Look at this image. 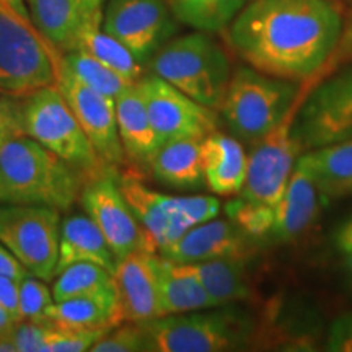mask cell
I'll use <instances>...</instances> for the list:
<instances>
[{
	"label": "cell",
	"mask_w": 352,
	"mask_h": 352,
	"mask_svg": "<svg viewBox=\"0 0 352 352\" xmlns=\"http://www.w3.org/2000/svg\"><path fill=\"white\" fill-rule=\"evenodd\" d=\"M19 116H13L10 108L7 107L6 101L0 98V145L3 144L8 135H12L13 132H19Z\"/></svg>",
	"instance_id": "obj_41"
},
{
	"label": "cell",
	"mask_w": 352,
	"mask_h": 352,
	"mask_svg": "<svg viewBox=\"0 0 352 352\" xmlns=\"http://www.w3.org/2000/svg\"><path fill=\"white\" fill-rule=\"evenodd\" d=\"M152 74L182 90L202 107L220 111L232 77L222 46L206 32L183 34L165 43L151 59Z\"/></svg>",
	"instance_id": "obj_4"
},
{
	"label": "cell",
	"mask_w": 352,
	"mask_h": 352,
	"mask_svg": "<svg viewBox=\"0 0 352 352\" xmlns=\"http://www.w3.org/2000/svg\"><path fill=\"white\" fill-rule=\"evenodd\" d=\"M246 259L219 258L199 263H178L204 287L217 307L246 302L253 297Z\"/></svg>",
	"instance_id": "obj_23"
},
{
	"label": "cell",
	"mask_w": 352,
	"mask_h": 352,
	"mask_svg": "<svg viewBox=\"0 0 352 352\" xmlns=\"http://www.w3.org/2000/svg\"><path fill=\"white\" fill-rule=\"evenodd\" d=\"M342 26L334 0H250L226 30L232 50L250 67L302 83L323 78Z\"/></svg>",
	"instance_id": "obj_1"
},
{
	"label": "cell",
	"mask_w": 352,
	"mask_h": 352,
	"mask_svg": "<svg viewBox=\"0 0 352 352\" xmlns=\"http://www.w3.org/2000/svg\"><path fill=\"white\" fill-rule=\"evenodd\" d=\"M152 173L173 188H196L206 183L201 160V140L178 139L160 145L152 157Z\"/></svg>",
	"instance_id": "obj_25"
},
{
	"label": "cell",
	"mask_w": 352,
	"mask_h": 352,
	"mask_svg": "<svg viewBox=\"0 0 352 352\" xmlns=\"http://www.w3.org/2000/svg\"><path fill=\"white\" fill-rule=\"evenodd\" d=\"M87 176L23 132L0 145V202L67 210L80 199Z\"/></svg>",
	"instance_id": "obj_2"
},
{
	"label": "cell",
	"mask_w": 352,
	"mask_h": 352,
	"mask_svg": "<svg viewBox=\"0 0 352 352\" xmlns=\"http://www.w3.org/2000/svg\"><path fill=\"white\" fill-rule=\"evenodd\" d=\"M54 297L46 280L33 274H26L20 280L19 318L20 321H47Z\"/></svg>",
	"instance_id": "obj_33"
},
{
	"label": "cell",
	"mask_w": 352,
	"mask_h": 352,
	"mask_svg": "<svg viewBox=\"0 0 352 352\" xmlns=\"http://www.w3.org/2000/svg\"><path fill=\"white\" fill-rule=\"evenodd\" d=\"M19 318H15L12 314H8L3 307H0V338H8L15 329Z\"/></svg>",
	"instance_id": "obj_42"
},
{
	"label": "cell",
	"mask_w": 352,
	"mask_h": 352,
	"mask_svg": "<svg viewBox=\"0 0 352 352\" xmlns=\"http://www.w3.org/2000/svg\"><path fill=\"white\" fill-rule=\"evenodd\" d=\"M338 245H340L342 253H351L352 252V222L342 228L340 236H338Z\"/></svg>",
	"instance_id": "obj_43"
},
{
	"label": "cell",
	"mask_w": 352,
	"mask_h": 352,
	"mask_svg": "<svg viewBox=\"0 0 352 352\" xmlns=\"http://www.w3.org/2000/svg\"><path fill=\"white\" fill-rule=\"evenodd\" d=\"M114 103H116L118 132L124 153L134 162L148 165L162 142L148 118L138 83L127 87L114 100Z\"/></svg>",
	"instance_id": "obj_21"
},
{
	"label": "cell",
	"mask_w": 352,
	"mask_h": 352,
	"mask_svg": "<svg viewBox=\"0 0 352 352\" xmlns=\"http://www.w3.org/2000/svg\"><path fill=\"white\" fill-rule=\"evenodd\" d=\"M109 329H83L59 327L51 321L47 329L46 341H44V352H85L108 333Z\"/></svg>",
	"instance_id": "obj_34"
},
{
	"label": "cell",
	"mask_w": 352,
	"mask_h": 352,
	"mask_svg": "<svg viewBox=\"0 0 352 352\" xmlns=\"http://www.w3.org/2000/svg\"><path fill=\"white\" fill-rule=\"evenodd\" d=\"M107 0H26L39 34L56 50L70 51L77 34L91 16L103 12Z\"/></svg>",
	"instance_id": "obj_18"
},
{
	"label": "cell",
	"mask_w": 352,
	"mask_h": 352,
	"mask_svg": "<svg viewBox=\"0 0 352 352\" xmlns=\"http://www.w3.org/2000/svg\"><path fill=\"white\" fill-rule=\"evenodd\" d=\"M318 186L314 175L298 157L280 201L274 208L271 233L279 240H292L308 228L318 212Z\"/></svg>",
	"instance_id": "obj_19"
},
{
	"label": "cell",
	"mask_w": 352,
	"mask_h": 352,
	"mask_svg": "<svg viewBox=\"0 0 352 352\" xmlns=\"http://www.w3.org/2000/svg\"><path fill=\"white\" fill-rule=\"evenodd\" d=\"M52 297L54 302L91 296L114 289L113 272L95 263H74L54 276Z\"/></svg>",
	"instance_id": "obj_30"
},
{
	"label": "cell",
	"mask_w": 352,
	"mask_h": 352,
	"mask_svg": "<svg viewBox=\"0 0 352 352\" xmlns=\"http://www.w3.org/2000/svg\"><path fill=\"white\" fill-rule=\"evenodd\" d=\"M298 90L290 80L240 67L232 74L220 111L236 139L256 144L283 121Z\"/></svg>",
	"instance_id": "obj_5"
},
{
	"label": "cell",
	"mask_w": 352,
	"mask_h": 352,
	"mask_svg": "<svg viewBox=\"0 0 352 352\" xmlns=\"http://www.w3.org/2000/svg\"><path fill=\"white\" fill-rule=\"evenodd\" d=\"M0 352H16V347L13 344L12 338H0Z\"/></svg>",
	"instance_id": "obj_44"
},
{
	"label": "cell",
	"mask_w": 352,
	"mask_h": 352,
	"mask_svg": "<svg viewBox=\"0 0 352 352\" xmlns=\"http://www.w3.org/2000/svg\"><path fill=\"white\" fill-rule=\"evenodd\" d=\"M135 83L162 144L178 139L202 140L217 131V111L202 107L162 77L151 74Z\"/></svg>",
	"instance_id": "obj_13"
},
{
	"label": "cell",
	"mask_w": 352,
	"mask_h": 352,
	"mask_svg": "<svg viewBox=\"0 0 352 352\" xmlns=\"http://www.w3.org/2000/svg\"><path fill=\"white\" fill-rule=\"evenodd\" d=\"M250 0H171V12L197 32L219 33L243 10Z\"/></svg>",
	"instance_id": "obj_29"
},
{
	"label": "cell",
	"mask_w": 352,
	"mask_h": 352,
	"mask_svg": "<svg viewBox=\"0 0 352 352\" xmlns=\"http://www.w3.org/2000/svg\"><path fill=\"white\" fill-rule=\"evenodd\" d=\"M173 16L164 0H109L103 10V30L144 63L175 30Z\"/></svg>",
	"instance_id": "obj_14"
},
{
	"label": "cell",
	"mask_w": 352,
	"mask_h": 352,
	"mask_svg": "<svg viewBox=\"0 0 352 352\" xmlns=\"http://www.w3.org/2000/svg\"><path fill=\"white\" fill-rule=\"evenodd\" d=\"M56 47L0 0V96L26 98L56 83Z\"/></svg>",
	"instance_id": "obj_7"
},
{
	"label": "cell",
	"mask_w": 352,
	"mask_h": 352,
	"mask_svg": "<svg viewBox=\"0 0 352 352\" xmlns=\"http://www.w3.org/2000/svg\"><path fill=\"white\" fill-rule=\"evenodd\" d=\"M56 85L104 164L120 165L126 153L118 132L114 100L74 77L59 60V54H56Z\"/></svg>",
	"instance_id": "obj_15"
},
{
	"label": "cell",
	"mask_w": 352,
	"mask_h": 352,
	"mask_svg": "<svg viewBox=\"0 0 352 352\" xmlns=\"http://www.w3.org/2000/svg\"><path fill=\"white\" fill-rule=\"evenodd\" d=\"M139 324L147 340V351L155 352L248 349L258 334L252 316L230 305L164 315Z\"/></svg>",
	"instance_id": "obj_3"
},
{
	"label": "cell",
	"mask_w": 352,
	"mask_h": 352,
	"mask_svg": "<svg viewBox=\"0 0 352 352\" xmlns=\"http://www.w3.org/2000/svg\"><path fill=\"white\" fill-rule=\"evenodd\" d=\"M91 352H139L147 351V340L139 323L118 324L91 346Z\"/></svg>",
	"instance_id": "obj_35"
},
{
	"label": "cell",
	"mask_w": 352,
	"mask_h": 352,
	"mask_svg": "<svg viewBox=\"0 0 352 352\" xmlns=\"http://www.w3.org/2000/svg\"><path fill=\"white\" fill-rule=\"evenodd\" d=\"M20 280L16 277L0 276V307L6 308L15 318H19Z\"/></svg>",
	"instance_id": "obj_39"
},
{
	"label": "cell",
	"mask_w": 352,
	"mask_h": 352,
	"mask_svg": "<svg viewBox=\"0 0 352 352\" xmlns=\"http://www.w3.org/2000/svg\"><path fill=\"white\" fill-rule=\"evenodd\" d=\"M300 158L314 175L321 196L352 195V138L311 148Z\"/></svg>",
	"instance_id": "obj_27"
},
{
	"label": "cell",
	"mask_w": 352,
	"mask_h": 352,
	"mask_svg": "<svg viewBox=\"0 0 352 352\" xmlns=\"http://www.w3.org/2000/svg\"><path fill=\"white\" fill-rule=\"evenodd\" d=\"M352 63V10L349 13V16L344 19V26H342V33H341V39L338 43L336 51L329 63L327 64V67L323 70V78L333 74L338 67H341L342 64Z\"/></svg>",
	"instance_id": "obj_37"
},
{
	"label": "cell",
	"mask_w": 352,
	"mask_h": 352,
	"mask_svg": "<svg viewBox=\"0 0 352 352\" xmlns=\"http://www.w3.org/2000/svg\"><path fill=\"white\" fill-rule=\"evenodd\" d=\"M80 201L116 259L134 252L157 253V246L132 212L120 182L111 171L104 168L88 178L82 188Z\"/></svg>",
	"instance_id": "obj_11"
},
{
	"label": "cell",
	"mask_w": 352,
	"mask_h": 352,
	"mask_svg": "<svg viewBox=\"0 0 352 352\" xmlns=\"http://www.w3.org/2000/svg\"><path fill=\"white\" fill-rule=\"evenodd\" d=\"M116 261L103 233L88 215L76 214L60 222L56 274L74 263H95L114 272Z\"/></svg>",
	"instance_id": "obj_22"
},
{
	"label": "cell",
	"mask_w": 352,
	"mask_h": 352,
	"mask_svg": "<svg viewBox=\"0 0 352 352\" xmlns=\"http://www.w3.org/2000/svg\"><path fill=\"white\" fill-rule=\"evenodd\" d=\"M59 60L82 83L113 100H116L127 87L135 83L83 51H67L59 56Z\"/></svg>",
	"instance_id": "obj_31"
},
{
	"label": "cell",
	"mask_w": 352,
	"mask_h": 352,
	"mask_svg": "<svg viewBox=\"0 0 352 352\" xmlns=\"http://www.w3.org/2000/svg\"><path fill=\"white\" fill-rule=\"evenodd\" d=\"M28 271L21 266L19 259L10 253V250L0 241V276H10L16 279H23Z\"/></svg>",
	"instance_id": "obj_40"
},
{
	"label": "cell",
	"mask_w": 352,
	"mask_h": 352,
	"mask_svg": "<svg viewBox=\"0 0 352 352\" xmlns=\"http://www.w3.org/2000/svg\"><path fill=\"white\" fill-rule=\"evenodd\" d=\"M157 279L164 315L215 308V302L182 264L157 256Z\"/></svg>",
	"instance_id": "obj_26"
},
{
	"label": "cell",
	"mask_w": 352,
	"mask_h": 352,
	"mask_svg": "<svg viewBox=\"0 0 352 352\" xmlns=\"http://www.w3.org/2000/svg\"><path fill=\"white\" fill-rule=\"evenodd\" d=\"M230 222L248 236H263L271 233L274 226V208L258 202L246 201L243 197L233 199L226 206Z\"/></svg>",
	"instance_id": "obj_32"
},
{
	"label": "cell",
	"mask_w": 352,
	"mask_h": 352,
	"mask_svg": "<svg viewBox=\"0 0 352 352\" xmlns=\"http://www.w3.org/2000/svg\"><path fill=\"white\" fill-rule=\"evenodd\" d=\"M346 254V267L349 271V274L352 277V252L351 253H344Z\"/></svg>",
	"instance_id": "obj_45"
},
{
	"label": "cell",
	"mask_w": 352,
	"mask_h": 352,
	"mask_svg": "<svg viewBox=\"0 0 352 352\" xmlns=\"http://www.w3.org/2000/svg\"><path fill=\"white\" fill-rule=\"evenodd\" d=\"M155 261L157 254L148 252L129 253L116 261L113 279L124 321L145 323L164 316Z\"/></svg>",
	"instance_id": "obj_16"
},
{
	"label": "cell",
	"mask_w": 352,
	"mask_h": 352,
	"mask_svg": "<svg viewBox=\"0 0 352 352\" xmlns=\"http://www.w3.org/2000/svg\"><path fill=\"white\" fill-rule=\"evenodd\" d=\"M328 351L352 352V314L340 316L328 336Z\"/></svg>",
	"instance_id": "obj_38"
},
{
	"label": "cell",
	"mask_w": 352,
	"mask_h": 352,
	"mask_svg": "<svg viewBox=\"0 0 352 352\" xmlns=\"http://www.w3.org/2000/svg\"><path fill=\"white\" fill-rule=\"evenodd\" d=\"M316 85L314 78L300 83V90L283 121L264 138L253 144L248 157L245 184L240 197L276 208L283 197L292 175L296 162L300 157V140L296 134V121L308 91Z\"/></svg>",
	"instance_id": "obj_8"
},
{
	"label": "cell",
	"mask_w": 352,
	"mask_h": 352,
	"mask_svg": "<svg viewBox=\"0 0 352 352\" xmlns=\"http://www.w3.org/2000/svg\"><path fill=\"white\" fill-rule=\"evenodd\" d=\"M201 160L210 191L219 196L240 195L248 157L239 139L228 138L219 131L212 132L201 140Z\"/></svg>",
	"instance_id": "obj_20"
},
{
	"label": "cell",
	"mask_w": 352,
	"mask_h": 352,
	"mask_svg": "<svg viewBox=\"0 0 352 352\" xmlns=\"http://www.w3.org/2000/svg\"><path fill=\"white\" fill-rule=\"evenodd\" d=\"M60 210L46 206L7 204L0 208V241L21 266L43 280L56 276Z\"/></svg>",
	"instance_id": "obj_10"
},
{
	"label": "cell",
	"mask_w": 352,
	"mask_h": 352,
	"mask_svg": "<svg viewBox=\"0 0 352 352\" xmlns=\"http://www.w3.org/2000/svg\"><path fill=\"white\" fill-rule=\"evenodd\" d=\"M25 100L19 116L20 131L25 135L76 166L87 178L104 170V160L95 151L56 83L39 88Z\"/></svg>",
	"instance_id": "obj_6"
},
{
	"label": "cell",
	"mask_w": 352,
	"mask_h": 352,
	"mask_svg": "<svg viewBox=\"0 0 352 352\" xmlns=\"http://www.w3.org/2000/svg\"><path fill=\"white\" fill-rule=\"evenodd\" d=\"M70 51L87 52L101 64L129 78L131 82H138L144 76L142 63L135 59L124 44L103 30V12L96 13L83 25Z\"/></svg>",
	"instance_id": "obj_28"
},
{
	"label": "cell",
	"mask_w": 352,
	"mask_h": 352,
	"mask_svg": "<svg viewBox=\"0 0 352 352\" xmlns=\"http://www.w3.org/2000/svg\"><path fill=\"white\" fill-rule=\"evenodd\" d=\"M51 321H25L16 323L10 338L16 347V352H44L47 329Z\"/></svg>",
	"instance_id": "obj_36"
},
{
	"label": "cell",
	"mask_w": 352,
	"mask_h": 352,
	"mask_svg": "<svg viewBox=\"0 0 352 352\" xmlns=\"http://www.w3.org/2000/svg\"><path fill=\"white\" fill-rule=\"evenodd\" d=\"M120 188L157 250L171 245L191 227L209 222L220 212V201L214 196L164 195L131 176L120 179Z\"/></svg>",
	"instance_id": "obj_9"
},
{
	"label": "cell",
	"mask_w": 352,
	"mask_h": 352,
	"mask_svg": "<svg viewBox=\"0 0 352 352\" xmlns=\"http://www.w3.org/2000/svg\"><path fill=\"white\" fill-rule=\"evenodd\" d=\"M47 320L59 327L83 329H113L124 323L116 289L54 302Z\"/></svg>",
	"instance_id": "obj_24"
},
{
	"label": "cell",
	"mask_w": 352,
	"mask_h": 352,
	"mask_svg": "<svg viewBox=\"0 0 352 352\" xmlns=\"http://www.w3.org/2000/svg\"><path fill=\"white\" fill-rule=\"evenodd\" d=\"M296 134L307 151L352 138V67L329 74L308 91Z\"/></svg>",
	"instance_id": "obj_12"
},
{
	"label": "cell",
	"mask_w": 352,
	"mask_h": 352,
	"mask_svg": "<svg viewBox=\"0 0 352 352\" xmlns=\"http://www.w3.org/2000/svg\"><path fill=\"white\" fill-rule=\"evenodd\" d=\"M173 263H199L219 258H248L250 236L227 220H209L184 232L178 240L158 250Z\"/></svg>",
	"instance_id": "obj_17"
}]
</instances>
